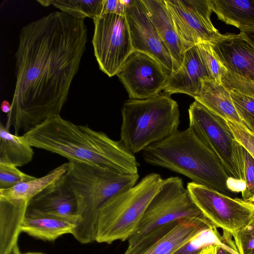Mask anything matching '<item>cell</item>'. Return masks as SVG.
<instances>
[{
    "label": "cell",
    "mask_w": 254,
    "mask_h": 254,
    "mask_svg": "<svg viewBox=\"0 0 254 254\" xmlns=\"http://www.w3.org/2000/svg\"><path fill=\"white\" fill-rule=\"evenodd\" d=\"M84 19L54 11L22 28L5 127L24 133L60 115L86 49Z\"/></svg>",
    "instance_id": "1"
},
{
    "label": "cell",
    "mask_w": 254,
    "mask_h": 254,
    "mask_svg": "<svg viewBox=\"0 0 254 254\" xmlns=\"http://www.w3.org/2000/svg\"><path fill=\"white\" fill-rule=\"evenodd\" d=\"M32 147L66 158L69 162L87 164L122 174H138V164L121 142L87 125L51 117L23 134Z\"/></svg>",
    "instance_id": "2"
},
{
    "label": "cell",
    "mask_w": 254,
    "mask_h": 254,
    "mask_svg": "<svg viewBox=\"0 0 254 254\" xmlns=\"http://www.w3.org/2000/svg\"><path fill=\"white\" fill-rule=\"evenodd\" d=\"M142 155L147 163L169 169L230 196L228 176L210 144L190 127L178 130L168 137L147 146Z\"/></svg>",
    "instance_id": "3"
},
{
    "label": "cell",
    "mask_w": 254,
    "mask_h": 254,
    "mask_svg": "<svg viewBox=\"0 0 254 254\" xmlns=\"http://www.w3.org/2000/svg\"><path fill=\"white\" fill-rule=\"evenodd\" d=\"M67 183L77 202L78 219L72 233L79 243L96 241L98 211L115 195L134 186L139 175L122 174L87 164L68 162Z\"/></svg>",
    "instance_id": "4"
},
{
    "label": "cell",
    "mask_w": 254,
    "mask_h": 254,
    "mask_svg": "<svg viewBox=\"0 0 254 254\" xmlns=\"http://www.w3.org/2000/svg\"><path fill=\"white\" fill-rule=\"evenodd\" d=\"M122 115L120 141L134 155L178 131V104L164 93L126 101Z\"/></svg>",
    "instance_id": "5"
},
{
    "label": "cell",
    "mask_w": 254,
    "mask_h": 254,
    "mask_svg": "<svg viewBox=\"0 0 254 254\" xmlns=\"http://www.w3.org/2000/svg\"><path fill=\"white\" fill-rule=\"evenodd\" d=\"M163 181L160 175L150 173L107 200L98 211L95 241L111 244L128 240Z\"/></svg>",
    "instance_id": "6"
},
{
    "label": "cell",
    "mask_w": 254,
    "mask_h": 254,
    "mask_svg": "<svg viewBox=\"0 0 254 254\" xmlns=\"http://www.w3.org/2000/svg\"><path fill=\"white\" fill-rule=\"evenodd\" d=\"M188 217H205L192 200L181 178L164 179L160 190L146 208L128 240V247L137 244L147 234L166 224Z\"/></svg>",
    "instance_id": "7"
},
{
    "label": "cell",
    "mask_w": 254,
    "mask_h": 254,
    "mask_svg": "<svg viewBox=\"0 0 254 254\" xmlns=\"http://www.w3.org/2000/svg\"><path fill=\"white\" fill-rule=\"evenodd\" d=\"M93 22L92 43L99 68L110 77L116 75L133 51L126 16L105 13Z\"/></svg>",
    "instance_id": "8"
},
{
    "label": "cell",
    "mask_w": 254,
    "mask_h": 254,
    "mask_svg": "<svg viewBox=\"0 0 254 254\" xmlns=\"http://www.w3.org/2000/svg\"><path fill=\"white\" fill-rule=\"evenodd\" d=\"M188 112L189 127L210 144L221 159L229 177L242 179L237 149L238 142L227 121L196 101L190 104Z\"/></svg>",
    "instance_id": "9"
},
{
    "label": "cell",
    "mask_w": 254,
    "mask_h": 254,
    "mask_svg": "<svg viewBox=\"0 0 254 254\" xmlns=\"http://www.w3.org/2000/svg\"><path fill=\"white\" fill-rule=\"evenodd\" d=\"M187 188L195 204L216 227L232 236L251 219L254 209L242 199L233 198L194 182Z\"/></svg>",
    "instance_id": "10"
},
{
    "label": "cell",
    "mask_w": 254,
    "mask_h": 254,
    "mask_svg": "<svg viewBox=\"0 0 254 254\" xmlns=\"http://www.w3.org/2000/svg\"><path fill=\"white\" fill-rule=\"evenodd\" d=\"M185 51L201 43L213 44L221 34L213 26L210 0H164Z\"/></svg>",
    "instance_id": "11"
},
{
    "label": "cell",
    "mask_w": 254,
    "mask_h": 254,
    "mask_svg": "<svg viewBox=\"0 0 254 254\" xmlns=\"http://www.w3.org/2000/svg\"><path fill=\"white\" fill-rule=\"evenodd\" d=\"M130 99H144L163 91L169 75L151 56L133 51L116 75Z\"/></svg>",
    "instance_id": "12"
},
{
    "label": "cell",
    "mask_w": 254,
    "mask_h": 254,
    "mask_svg": "<svg viewBox=\"0 0 254 254\" xmlns=\"http://www.w3.org/2000/svg\"><path fill=\"white\" fill-rule=\"evenodd\" d=\"M126 16L133 51L151 56L170 75L174 71L171 56L149 17L142 0H131L126 6Z\"/></svg>",
    "instance_id": "13"
},
{
    "label": "cell",
    "mask_w": 254,
    "mask_h": 254,
    "mask_svg": "<svg viewBox=\"0 0 254 254\" xmlns=\"http://www.w3.org/2000/svg\"><path fill=\"white\" fill-rule=\"evenodd\" d=\"M214 227L206 217L185 218L163 236L142 247L127 248L124 254H173L199 233Z\"/></svg>",
    "instance_id": "14"
},
{
    "label": "cell",
    "mask_w": 254,
    "mask_h": 254,
    "mask_svg": "<svg viewBox=\"0 0 254 254\" xmlns=\"http://www.w3.org/2000/svg\"><path fill=\"white\" fill-rule=\"evenodd\" d=\"M211 44L227 70L254 82V46L240 33L223 34Z\"/></svg>",
    "instance_id": "15"
},
{
    "label": "cell",
    "mask_w": 254,
    "mask_h": 254,
    "mask_svg": "<svg viewBox=\"0 0 254 254\" xmlns=\"http://www.w3.org/2000/svg\"><path fill=\"white\" fill-rule=\"evenodd\" d=\"M27 209L65 218L76 224V200L67 183L66 175L31 199Z\"/></svg>",
    "instance_id": "16"
},
{
    "label": "cell",
    "mask_w": 254,
    "mask_h": 254,
    "mask_svg": "<svg viewBox=\"0 0 254 254\" xmlns=\"http://www.w3.org/2000/svg\"><path fill=\"white\" fill-rule=\"evenodd\" d=\"M206 78H211L195 46L185 52L180 67L169 76L164 93L170 96L183 93L194 98L201 89L202 80Z\"/></svg>",
    "instance_id": "17"
},
{
    "label": "cell",
    "mask_w": 254,
    "mask_h": 254,
    "mask_svg": "<svg viewBox=\"0 0 254 254\" xmlns=\"http://www.w3.org/2000/svg\"><path fill=\"white\" fill-rule=\"evenodd\" d=\"M142 1L170 53L174 71L181 66L186 51L177 32L172 15L164 0H142Z\"/></svg>",
    "instance_id": "18"
},
{
    "label": "cell",
    "mask_w": 254,
    "mask_h": 254,
    "mask_svg": "<svg viewBox=\"0 0 254 254\" xmlns=\"http://www.w3.org/2000/svg\"><path fill=\"white\" fill-rule=\"evenodd\" d=\"M75 224L65 218L27 209L21 231L37 239L54 241L63 235L71 234Z\"/></svg>",
    "instance_id": "19"
},
{
    "label": "cell",
    "mask_w": 254,
    "mask_h": 254,
    "mask_svg": "<svg viewBox=\"0 0 254 254\" xmlns=\"http://www.w3.org/2000/svg\"><path fill=\"white\" fill-rule=\"evenodd\" d=\"M194 99L224 120L244 126L237 112L229 91L222 83L212 78L204 79L198 94Z\"/></svg>",
    "instance_id": "20"
},
{
    "label": "cell",
    "mask_w": 254,
    "mask_h": 254,
    "mask_svg": "<svg viewBox=\"0 0 254 254\" xmlns=\"http://www.w3.org/2000/svg\"><path fill=\"white\" fill-rule=\"evenodd\" d=\"M28 204L0 199V254H8L18 245Z\"/></svg>",
    "instance_id": "21"
},
{
    "label": "cell",
    "mask_w": 254,
    "mask_h": 254,
    "mask_svg": "<svg viewBox=\"0 0 254 254\" xmlns=\"http://www.w3.org/2000/svg\"><path fill=\"white\" fill-rule=\"evenodd\" d=\"M68 167L69 162L65 163L42 177L19 183L9 189L0 190V199L14 202H29L45 189L63 179Z\"/></svg>",
    "instance_id": "22"
},
{
    "label": "cell",
    "mask_w": 254,
    "mask_h": 254,
    "mask_svg": "<svg viewBox=\"0 0 254 254\" xmlns=\"http://www.w3.org/2000/svg\"><path fill=\"white\" fill-rule=\"evenodd\" d=\"M218 19L239 29L254 26V0H210Z\"/></svg>",
    "instance_id": "23"
},
{
    "label": "cell",
    "mask_w": 254,
    "mask_h": 254,
    "mask_svg": "<svg viewBox=\"0 0 254 254\" xmlns=\"http://www.w3.org/2000/svg\"><path fill=\"white\" fill-rule=\"evenodd\" d=\"M34 155L32 146L23 135L11 133L0 124V163L22 167L31 162Z\"/></svg>",
    "instance_id": "24"
},
{
    "label": "cell",
    "mask_w": 254,
    "mask_h": 254,
    "mask_svg": "<svg viewBox=\"0 0 254 254\" xmlns=\"http://www.w3.org/2000/svg\"><path fill=\"white\" fill-rule=\"evenodd\" d=\"M214 227L199 233L173 254H200L206 247L211 245L236 246L232 236L223 231L221 236Z\"/></svg>",
    "instance_id": "25"
},
{
    "label": "cell",
    "mask_w": 254,
    "mask_h": 254,
    "mask_svg": "<svg viewBox=\"0 0 254 254\" xmlns=\"http://www.w3.org/2000/svg\"><path fill=\"white\" fill-rule=\"evenodd\" d=\"M104 0H51V4L77 19L93 20L102 13Z\"/></svg>",
    "instance_id": "26"
},
{
    "label": "cell",
    "mask_w": 254,
    "mask_h": 254,
    "mask_svg": "<svg viewBox=\"0 0 254 254\" xmlns=\"http://www.w3.org/2000/svg\"><path fill=\"white\" fill-rule=\"evenodd\" d=\"M244 125L254 134V97L234 89H227Z\"/></svg>",
    "instance_id": "27"
},
{
    "label": "cell",
    "mask_w": 254,
    "mask_h": 254,
    "mask_svg": "<svg viewBox=\"0 0 254 254\" xmlns=\"http://www.w3.org/2000/svg\"><path fill=\"white\" fill-rule=\"evenodd\" d=\"M237 149L242 179L246 183L242 199L248 201L254 196V158L239 142Z\"/></svg>",
    "instance_id": "28"
},
{
    "label": "cell",
    "mask_w": 254,
    "mask_h": 254,
    "mask_svg": "<svg viewBox=\"0 0 254 254\" xmlns=\"http://www.w3.org/2000/svg\"><path fill=\"white\" fill-rule=\"evenodd\" d=\"M200 57L211 78L222 83V76L227 71L209 43H201L196 45Z\"/></svg>",
    "instance_id": "29"
},
{
    "label": "cell",
    "mask_w": 254,
    "mask_h": 254,
    "mask_svg": "<svg viewBox=\"0 0 254 254\" xmlns=\"http://www.w3.org/2000/svg\"><path fill=\"white\" fill-rule=\"evenodd\" d=\"M36 178L22 172L14 165L0 163V190L9 189Z\"/></svg>",
    "instance_id": "30"
},
{
    "label": "cell",
    "mask_w": 254,
    "mask_h": 254,
    "mask_svg": "<svg viewBox=\"0 0 254 254\" xmlns=\"http://www.w3.org/2000/svg\"><path fill=\"white\" fill-rule=\"evenodd\" d=\"M232 237L240 254H248L254 250V212L249 223Z\"/></svg>",
    "instance_id": "31"
},
{
    "label": "cell",
    "mask_w": 254,
    "mask_h": 254,
    "mask_svg": "<svg viewBox=\"0 0 254 254\" xmlns=\"http://www.w3.org/2000/svg\"><path fill=\"white\" fill-rule=\"evenodd\" d=\"M221 81L226 89H234L254 97V82L250 80L227 70Z\"/></svg>",
    "instance_id": "32"
},
{
    "label": "cell",
    "mask_w": 254,
    "mask_h": 254,
    "mask_svg": "<svg viewBox=\"0 0 254 254\" xmlns=\"http://www.w3.org/2000/svg\"><path fill=\"white\" fill-rule=\"evenodd\" d=\"M227 122L236 140L254 158V134L242 125L229 121Z\"/></svg>",
    "instance_id": "33"
},
{
    "label": "cell",
    "mask_w": 254,
    "mask_h": 254,
    "mask_svg": "<svg viewBox=\"0 0 254 254\" xmlns=\"http://www.w3.org/2000/svg\"><path fill=\"white\" fill-rule=\"evenodd\" d=\"M227 186L232 193L242 192L245 189L246 183L243 180L229 177L227 181Z\"/></svg>",
    "instance_id": "34"
},
{
    "label": "cell",
    "mask_w": 254,
    "mask_h": 254,
    "mask_svg": "<svg viewBox=\"0 0 254 254\" xmlns=\"http://www.w3.org/2000/svg\"><path fill=\"white\" fill-rule=\"evenodd\" d=\"M119 2V0H104L101 14L108 13H116Z\"/></svg>",
    "instance_id": "35"
},
{
    "label": "cell",
    "mask_w": 254,
    "mask_h": 254,
    "mask_svg": "<svg viewBox=\"0 0 254 254\" xmlns=\"http://www.w3.org/2000/svg\"><path fill=\"white\" fill-rule=\"evenodd\" d=\"M214 254H240L236 246L215 245Z\"/></svg>",
    "instance_id": "36"
},
{
    "label": "cell",
    "mask_w": 254,
    "mask_h": 254,
    "mask_svg": "<svg viewBox=\"0 0 254 254\" xmlns=\"http://www.w3.org/2000/svg\"><path fill=\"white\" fill-rule=\"evenodd\" d=\"M240 30V33L254 46V26L243 27Z\"/></svg>",
    "instance_id": "37"
},
{
    "label": "cell",
    "mask_w": 254,
    "mask_h": 254,
    "mask_svg": "<svg viewBox=\"0 0 254 254\" xmlns=\"http://www.w3.org/2000/svg\"><path fill=\"white\" fill-rule=\"evenodd\" d=\"M0 109L2 112L8 114L11 110V104L6 100H3L1 104Z\"/></svg>",
    "instance_id": "38"
},
{
    "label": "cell",
    "mask_w": 254,
    "mask_h": 254,
    "mask_svg": "<svg viewBox=\"0 0 254 254\" xmlns=\"http://www.w3.org/2000/svg\"><path fill=\"white\" fill-rule=\"evenodd\" d=\"M215 245H211L203 249L200 254H214Z\"/></svg>",
    "instance_id": "39"
},
{
    "label": "cell",
    "mask_w": 254,
    "mask_h": 254,
    "mask_svg": "<svg viewBox=\"0 0 254 254\" xmlns=\"http://www.w3.org/2000/svg\"><path fill=\"white\" fill-rule=\"evenodd\" d=\"M8 254H23L21 253L19 247L17 245L15 246Z\"/></svg>",
    "instance_id": "40"
},
{
    "label": "cell",
    "mask_w": 254,
    "mask_h": 254,
    "mask_svg": "<svg viewBox=\"0 0 254 254\" xmlns=\"http://www.w3.org/2000/svg\"><path fill=\"white\" fill-rule=\"evenodd\" d=\"M250 206L254 209V196L248 201H245Z\"/></svg>",
    "instance_id": "41"
},
{
    "label": "cell",
    "mask_w": 254,
    "mask_h": 254,
    "mask_svg": "<svg viewBox=\"0 0 254 254\" xmlns=\"http://www.w3.org/2000/svg\"><path fill=\"white\" fill-rule=\"evenodd\" d=\"M23 254H46L41 252H28Z\"/></svg>",
    "instance_id": "42"
},
{
    "label": "cell",
    "mask_w": 254,
    "mask_h": 254,
    "mask_svg": "<svg viewBox=\"0 0 254 254\" xmlns=\"http://www.w3.org/2000/svg\"><path fill=\"white\" fill-rule=\"evenodd\" d=\"M248 254H254V250L250 252Z\"/></svg>",
    "instance_id": "43"
}]
</instances>
